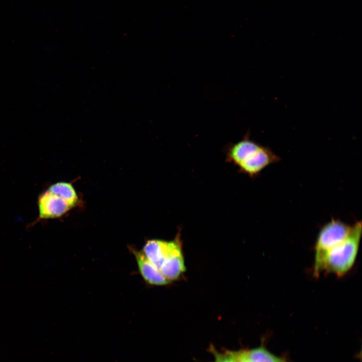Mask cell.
I'll return each mask as SVG.
<instances>
[{
    "mask_svg": "<svg viewBox=\"0 0 362 362\" xmlns=\"http://www.w3.org/2000/svg\"><path fill=\"white\" fill-rule=\"evenodd\" d=\"M37 222L60 217L72 207L64 199L47 190L38 198Z\"/></svg>",
    "mask_w": 362,
    "mask_h": 362,
    "instance_id": "4",
    "label": "cell"
},
{
    "mask_svg": "<svg viewBox=\"0 0 362 362\" xmlns=\"http://www.w3.org/2000/svg\"><path fill=\"white\" fill-rule=\"evenodd\" d=\"M182 246L174 250L163 262L159 269L169 281L177 280L186 270Z\"/></svg>",
    "mask_w": 362,
    "mask_h": 362,
    "instance_id": "7",
    "label": "cell"
},
{
    "mask_svg": "<svg viewBox=\"0 0 362 362\" xmlns=\"http://www.w3.org/2000/svg\"><path fill=\"white\" fill-rule=\"evenodd\" d=\"M351 227L339 219L334 218L323 225L316 239L314 260L344 239L348 235Z\"/></svg>",
    "mask_w": 362,
    "mask_h": 362,
    "instance_id": "3",
    "label": "cell"
},
{
    "mask_svg": "<svg viewBox=\"0 0 362 362\" xmlns=\"http://www.w3.org/2000/svg\"><path fill=\"white\" fill-rule=\"evenodd\" d=\"M223 152L226 162L233 164L239 172L253 179L267 166L281 160L269 147L250 139L249 132L241 140L227 144Z\"/></svg>",
    "mask_w": 362,
    "mask_h": 362,
    "instance_id": "1",
    "label": "cell"
},
{
    "mask_svg": "<svg viewBox=\"0 0 362 362\" xmlns=\"http://www.w3.org/2000/svg\"><path fill=\"white\" fill-rule=\"evenodd\" d=\"M361 226V221L355 222L344 239L314 260L313 274L315 276H318L321 272H325L340 277L349 272L357 255Z\"/></svg>",
    "mask_w": 362,
    "mask_h": 362,
    "instance_id": "2",
    "label": "cell"
},
{
    "mask_svg": "<svg viewBox=\"0 0 362 362\" xmlns=\"http://www.w3.org/2000/svg\"><path fill=\"white\" fill-rule=\"evenodd\" d=\"M180 230L174 239L171 241L161 239L149 240L142 251L147 257L159 269L164 260L178 247L182 245Z\"/></svg>",
    "mask_w": 362,
    "mask_h": 362,
    "instance_id": "5",
    "label": "cell"
},
{
    "mask_svg": "<svg viewBox=\"0 0 362 362\" xmlns=\"http://www.w3.org/2000/svg\"><path fill=\"white\" fill-rule=\"evenodd\" d=\"M210 350L214 356V362H235L232 351H227L224 353L220 352L213 347Z\"/></svg>",
    "mask_w": 362,
    "mask_h": 362,
    "instance_id": "10",
    "label": "cell"
},
{
    "mask_svg": "<svg viewBox=\"0 0 362 362\" xmlns=\"http://www.w3.org/2000/svg\"><path fill=\"white\" fill-rule=\"evenodd\" d=\"M246 353L250 362H287L285 359L276 356L262 346L246 351Z\"/></svg>",
    "mask_w": 362,
    "mask_h": 362,
    "instance_id": "9",
    "label": "cell"
},
{
    "mask_svg": "<svg viewBox=\"0 0 362 362\" xmlns=\"http://www.w3.org/2000/svg\"><path fill=\"white\" fill-rule=\"evenodd\" d=\"M66 201L73 207L77 201L76 192L71 184L66 182H58L51 185L47 189Z\"/></svg>",
    "mask_w": 362,
    "mask_h": 362,
    "instance_id": "8",
    "label": "cell"
},
{
    "mask_svg": "<svg viewBox=\"0 0 362 362\" xmlns=\"http://www.w3.org/2000/svg\"><path fill=\"white\" fill-rule=\"evenodd\" d=\"M134 254L140 274L146 282L155 286L166 285L170 282L165 278L160 269L147 258L142 251H134Z\"/></svg>",
    "mask_w": 362,
    "mask_h": 362,
    "instance_id": "6",
    "label": "cell"
},
{
    "mask_svg": "<svg viewBox=\"0 0 362 362\" xmlns=\"http://www.w3.org/2000/svg\"><path fill=\"white\" fill-rule=\"evenodd\" d=\"M235 362H250L247 358L246 350L232 351Z\"/></svg>",
    "mask_w": 362,
    "mask_h": 362,
    "instance_id": "11",
    "label": "cell"
}]
</instances>
